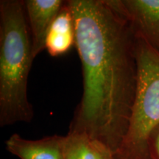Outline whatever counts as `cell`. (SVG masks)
Masks as SVG:
<instances>
[{"label":"cell","instance_id":"obj_4","mask_svg":"<svg viewBox=\"0 0 159 159\" xmlns=\"http://www.w3.org/2000/svg\"><path fill=\"white\" fill-rule=\"evenodd\" d=\"M128 21L135 37L159 54V0H107Z\"/></svg>","mask_w":159,"mask_h":159},{"label":"cell","instance_id":"obj_7","mask_svg":"<svg viewBox=\"0 0 159 159\" xmlns=\"http://www.w3.org/2000/svg\"><path fill=\"white\" fill-rule=\"evenodd\" d=\"M75 46V21L68 1L55 17L47 33L45 49L52 57L66 54Z\"/></svg>","mask_w":159,"mask_h":159},{"label":"cell","instance_id":"obj_3","mask_svg":"<svg viewBox=\"0 0 159 159\" xmlns=\"http://www.w3.org/2000/svg\"><path fill=\"white\" fill-rule=\"evenodd\" d=\"M138 83L128 130L117 154L125 159H152L148 139L159 124V54L136 38Z\"/></svg>","mask_w":159,"mask_h":159},{"label":"cell","instance_id":"obj_1","mask_svg":"<svg viewBox=\"0 0 159 159\" xmlns=\"http://www.w3.org/2000/svg\"><path fill=\"white\" fill-rule=\"evenodd\" d=\"M83 91L68 133L86 135L118 153L136 97V37L107 0H69Z\"/></svg>","mask_w":159,"mask_h":159},{"label":"cell","instance_id":"obj_9","mask_svg":"<svg viewBox=\"0 0 159 159\" xmlns=\"http://www.w3.org/2000/svg\"><path fill=\"white\" fill-rule=\"evenodd\" d=\"M149 152L152 159H159V124L151 131L148 139Z\"/></svg>","mask_w":159,"mask_h":159},{"label":"cell","instance_id":"obj_11","mask_svg":"<svg viewBox=\"0 0 159 159\" xmlns=\"http://www.w3.org/2000/svg\"><path fill=\"white\" fill-rule=\"evenodd\" d=\"M114 158H115V159H125V158H123V157H122V156H120V155H119V154L114 155Z\"/></svg>","mask_w":159,"mask_h":159},{"label":"cell","instance_id":"obj_10","mask_svg":"<svg viewBox=\"0 0 159 159\" xmlns=\"http://www.w3.org/2000/svg\"><path fill=\"white\" fill-rule=\"evenodd\" d=\"M97 151H98V159H115L114 154L111 152L106 147L97 142Z\"/></svg>","mask_w":159,"mask_h":159},{"label":"cell","instance_id":"obj_5","mask_svg":"<svg viewBox=\"0 0 159 159\" xmlns=\"http://www.w3.org/2000/svg\"><path fill=\"white\" fill-rule=\"evenodd\" d=\"M66 1L25 0L26 19L30 33L32 54L35 58L45 49L46 39L53 21Z\"/></svg>","mask_w":159,"mask_h":159},{"label":"cell","instance_id":"obj_6","mask_svg":"<svg viewBox=\"0 0 159 159\" xmlns=\"http://www.w3.org/2000/svg\"><path fill=\"white\" fill-rule=\"evenodd\" d=\"M64 136L53 135L37 140L14 134L6 141L7 150L19 159H64Z\"/></svg>","mask_w":159,"mask_h":159},{"label":"cell","instance_id":"obj_8","mask_svg":"<svg viewBox=\"0 0 159 159\" xmlns=\"http://www.w3.org/2000/svg\"><path fill=\"white\" fill-rule=\"evenodd\" d=\"M64 159H98L97 142L86 135L68 133L63 142Z\"/></svg>","mask_w":159,"mask_h":159},{"label":"cell","instance_id":"obj_2","mask_svg":"<svg viewBox=\"0 0 159 159\" xmlns=\"http://www.w3.org/2000/svg\"><path fill=\"white\" fill-rule=\"evenodd\" d=\"M24 1H0V126L30 122L28 77L33 62Z\"/></svg>","mask_w":159,"mask_h":159}]
</instances>
